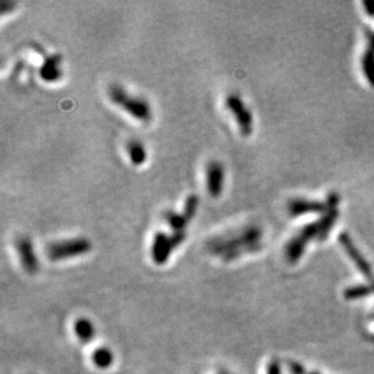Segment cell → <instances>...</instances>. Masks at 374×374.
<instances>
[{
	"instance_id": "cell-21",
	"label": "cell",
	"mask_w": 374,
	"mask_h": 374,
	"mask_svg": "<svg viewBox=\"0 0 374 374\" xmlns=\"http://www.w3.org/2000/svg\"><path fill=\"white\" fill-rule=\"evenodd\" d=\"M363 6H365L367 15L370 16V17H374V0L363 2Z\"/></svg>"
},
{
	"instance_id": "cell-11",
	"label": "cell",
	"mask_w": 374,
	"mask_h": 374,
	"mask_svg": "<svg viewBox=\"0 0 374 374\" xmlns=\"http://www.w3.org/2000/svg\"><path fill=\"white\" fill-rule=\"evenodd\" d=\"M61 63H62L61 55H51L46 57L43 66L39 69V75L44 82L55 83L61 79V76H62Z\"/></svg>"
},
{
	"instance_id": "cell-12",
	"label": "cell",
	"mask_w": 374,
	"mask_h": 374,
	"mask_svg": "<svg viewBox=\"0 0 374 374\" xmlns=\"http://www.w3.org/2000/svg\"><path fill=\"white\" fill-rule=\"evenodd\" d=\"M74 333L82 343H90L96 336V329L92 321L87 318H79L74 322Z\"/></svg>"
},
{
	"instance_id": "cell-22",
	"label": "cell",
	"mask_w": 374,
	"mask_h": 374,
	"mask_svg": "<svg viewBox=\"0 0 374 374\" xmlns=\"http://www.w3.org/2000/svg\"><path fill=\"white\" fill-rule=\"evenodd\" d=\"M289 370H291L293 374H305L304 369H303V367L301 365H298V363H296V362L289 363Z\"/></svg>"
},
{
	"instance_id": "cell-9",
	"label": "cell",
	"mask_w": 374,
	"mask_h": 374,
	"mask_svg": "<svg viewBox=\"0 0 374 374\" xmlns=\"http://www.w3.org/2000/svg\"><path fill=\"white\" fill-rule=\"evenodd\" d=\"M339 242L340 245H342V247L344 248L346 254L351 258L353 264H355L357 269L361 271V274L363 276H366L367 279H373L374 272L372 267H370L369 263L367 262V259L363 257V254L360 252V249L357 248L355 242H353L351 237H350L348 232L344 231L339 235Z\"/></svg>"
},
{
	"instance_id": "cell-8",
	"label": "cell",
	"mask_w": 374,
	"mask_h": 374,
	"mask_svg": "<svg viewBox=\"0 0 374 374\" xmlns=\"http://www.w3.org/2000/svg\"><path fill=\"white\" fill-rule=\"evenodd\" d=\"M224 182V165L218 160H211L206 167V188L211 198L217 199L223 194Z\"/></svg>"
},
{
	"instance_id": "cell-2",
	"label": "cell",
	"mask_w": 374,
	"mask_h": 374,
	"mask_svg": "<svg viewBox=\"0 0 374 374\" xmlns=\"http://www.w3.org/2000/svg\"><path fill=\"white\" fill-rule=\"evenodd\" d=\"M339 217L338 208H333L326 213H323L319 220L312 223L306 224L297 234L287 242L285 247V255L288 263L294 264L304 254L306 246L310 241L318 240L323 241L328 238L329 232L334 227L337 220Z\"/></svg>"
},
{
	"instance_id": "cell-6",
	"label": "cell",
	"mask_w": 374,
	"mask_h": 374,
	"mask_svg": "<svg viewBox=\"0 0 374 374\" xmlns=\"http://www.w3.org/2000/svg\"><path fill=\"white\" fill-rule=\"evenodd\" d=\"M225 106H227L228 110L234 116L235 121H237L239 131L242 136L248 137L249 134L253 132V114H252L249 108L246 106L244 100L237 93H230L225 99Z\"/></svg>"
},
{
	"instance_id": "cell-24",
	"label": "cell",
	"mask_w": 374,
	"mask_h": 374,
	"mask_svg": "<svg viewBox=\"0 0 374 374\" xmlns=\"http://www.w3.org/2000/svg\"><path fill=\"white\" fill-rule=\"evenodd\" d=\"M311 374H318V373H311Z\"/></svg>"
},
{
	"instance_id": "cell-14",
	"label": "cell",
	"mask_w": 374,
	"mask_h": 374,
	"mask_svg": "<svg viewBox=\"0 0 374 374\" xmlns=\"http://www.w3.org/2000/svg\"><path fill=\"white\" fill-rule=\"evenodd\" d=\"M91 359H92L93 365H95L97 368L108 369L114 362V353L112 350L107 348V346H100V348H97L95 351L92 352Z\"/></svg>"
},
{
	"instance_id": "cell-4",
	"label": "cell",
	"mask_w": 374,
	"mask_h": 374,
	"mask_svg": "<svg viewBox=\"0 0 374 374\" xmlns=\"http://www.w3.org/2000/svg\"><path fill=\"white\" fill-rule=\"evenodd\" d=\"M92 249V242L86 238H73L55 241L46 246V257L53 262L80 257Z\"/></svg>"
},
{
	"instance_id": "cell-3",
	"label": "cell",
	"mask_w": 374,
	"mask_h": 374,
	"mask_svg": "<svg viewBox=\"0 0 374 374\" xmlns=\"http://www.w3.org/2000/svg\"><path fill=\"white\" fill-rule=\"evenodd\" d=\"M108 96L113 104L120 107L141 123H149L153 119V110L149 102L141 96H134L127 92L123 86L114 84L108 90Z\"/></svg>"
},
{
	"instance_id": "cell-13",
	"label": "cell",
	"mask_w": 374,
	"mask_h": 374,
	"mask_svg": "<svg viewBox=\"0 0 374 374\" xmlns=\"http://www.w3.org/2000/svg\"><path fill=\"white\" fill-rule=\"evenodd\" d=\"M127 154L134 166H142L147 161V149L138 140H131L126 144Z\"/></svg>"
},
{
	"instance_id": "cell-17",
	"label": "cell",
	"mask_w": 374,
	"mask_h": 374,
	"mask_svg": "<svg viewBox=\"0 0 374 374\" xmlns=\"http://www.w3.org/2000/svg\"><path fill=\"white\" fill-rule=\"evenodd\" d=\"M199 204H200V199H199L196 194L188 195L187 199H185L182 214L184 215V218L187 220L188 223H189V222L195 217V214H196V212L199 210Z\"/></svg>"
},
{
	"instance_id": "cell-20",
	"label": "cell",
	"mask_w": 374,
	"mask_h": 374,
	"mask_svg": "<svg viewBox=\"0 0 374 374\" xmlns=\"http://www.w3.org/2000/svg\"><path fill=\"white\" fill-rule=\"evenodd\" d=\"M267 374H281V370H280V366L278 361H272L269 363Z\"/></svg>"
},
{
	"instance_id": "cell-19",
	"label": "cell",
	"mask_w": 374,
	"mask_h": 374,
	"mask_svg": "<svg viewBox=\"0 0 374 374\" xmlns=\"http://www.w3.org/2000/svg\"><path fill=\"white\" fill-rule=\"evenodd\" d=\"M15 6L16 3L11 2V0H2V2H0V10H2L3 15H5L6 12L12 11Z\"/></svg>"
},
{
	"instance_id": "cell-10",
	"label": "cell",
	"mask_w": 374,
	"mask_h": 374,
	"mask_svg": "<svg viewBox=\"0 0 374 374\" xmlns=\"http://www.w3.org/2000/svg\"><path fill=\"white\" fill-rule=\"evenodd\" d=\"M173 249L176 248H174L172 240H171V235H167L164 231H158L154 235L150 247V254L155 264H166Z\"/></svg>"
},
{
	"instance_id": "cell-18",
	"label": "cell",
	"mask_w": 374,
	"mask_h": 374,
	"mask_svg": "<svg viewBox=\"0 0 374 374\" xmlns=\"http://www.w3.org/2000/svg\"><path fill=\"white\" fill-rule=\"evenodd\" d=\"M185 239H187V231H176L172 232V235H171V240H172L174 248L180 247L185 241Z\"/></svg>"
},
{
	"instance_id": "cell-23",
	"label": "cell",
	"mask_w": 374,
	"mask_h": 374,
	"mask_svg": "<svg viewBox=\"0 0 374 374\" xmlns=\"http://www.w3.org/2000/svg\"><path fill=\"white\" fill-rule=\"evenodd\" d=\"M367 39H368V48L367 49L374 51V32L368 30V32H367Z\"/></svg>"
},
{
	"instance_id": "cell-25",
	"label": "cell",
	"mask_w": 374,
	"mask_h": 374,
	"mask_svg": "<svg viewBox=\"0 0 374 374\" xmlns=\"http://www.w3.org/2000/svg\"><path fill=\"white\" fill-rule=\"evenodd\" d=\"M221 374H225V373H221Z\"/></svg>"
},
{
	"instance_id": "cell-7",
	"label": "cell",
	"mask_w": 374,
	"mask_h": 374,
	"mask_svg": "<svg viewBox=\"0 0 374 374\" xmlns=\"http://www.w3.org/2000/svg\"><path fill=\"white\" fill-rule=\"evenodd\" d=\"M15 247L16 251H17L22 268L30 275L35 274L39 270L40 265L32 240L27 237H18L15 241Z\"/></svg>"
},
{
	"instance_id": "cell-1",
	"label": "cell",
	"mask_w": 374,
	"mask_h": 374,
	"mask_svg": "<svg viewBox=\"0 0 374 374\" xmlns=\"http://www.w3.org/2000/svg\"><path fill=\"white\" fill-rule=\"evenodd\" d=\"M263 230L257 224H248L238 230L211 238L206 249L224 262H231L247 253H254L263 247Z\"/></svg>"
},
{
	"instance_id": "cell-5",
	"label": "cell",
	"mask_w": 374,
	"mask_h": 374,
	"mask_svg": "<svg viewBox=\"0 0 374 374\" xmlns=\"http://www.w3.org/2000/svg\"><path fill=\"white\" fill-rule=\"evenodd\" d=\"M340 196L337 193H331L325 200H309V199L297 198L288 202L287 210L292 217H301L309 213H326L333 208H338Z\"/></svg>"
},
{
	"instance_id": "cell-16",
	"label": "cell",
	"mask_w": 374,
	"mask_h": 374,
	"mask_svg": "<svg viewBox=\"0 0 374 374\" xmlns=\"http://www.w3.org/2000/svg\"><path fill=\"white\" fill-rule=\"evenodd\" d=\"M362 72L365 74L367 82L374 87V51L367 49L361 60Z\"/></svg>"
},
{
	"instance_id": "cell-15",
	"label": "cell",
	"mask_w": 374,
	"mask_h": 374,
	"mask_svg": "<svg viewBox=\"0 0 374 374\" xmlns=\"http://www.w3.org/2000/svg\"><path fill=\"white\" fill-rule=\"evenodd\" d=\"M164 220L167 222V224L170 225V228L172 229L173 232L176 231H185V228H187L188 222L184 218V215L182 214V212H174V211H166L164 212Z\"/></svg>"
}]
</instances>
